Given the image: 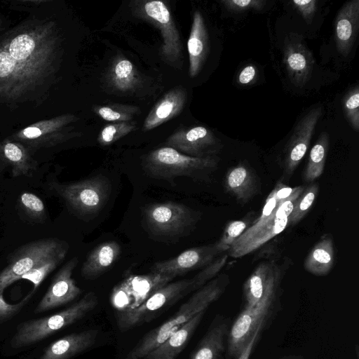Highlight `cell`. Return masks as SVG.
I'll return each mask as SVG.
<instances>
[{
  "label": "cell",
  "mask_w": 359,
  "mask_h": 359,
  "mask_svg": "<svg viewBox=\"0 0 359 359\" xmlns=\"http://www.w3.org/2000/svg\"><path fill=\"white\" fill-rule=\"evenodd\" d=\"M55 39L48 25L15 29L0 41V97L24 95L49 75Z\"/></svg>",
  "instance_id": "cell-1"
},
{
  "label": "cell",
  "mask_w": 359,
  "mask_h": 359,
  "mask_svg": "<svg viewBox=\"0 0 359 359\" xmlns=\"http://www.w3.org/2000/svg\"><path fill=\"white\" fill-rule=\"evenodd\" d=\"M304 188H291L278 182L267 196L260 216L233 243L227 255L233 258L242 257L284 231L294 203Z\"/></svg>",
  "instance_id": "cell-2"
},
{
  "label": "cell",
  "mask_w": 359,
  "mask_h": 359,
  "mask_svg": "<svg viewBox=\"0 0 359 359\" xmlns=\"http://www.w3.org/2000/svg\"><path fill=\"white\" fill-rule=\"evenodd\" d=\"M229 276L221 273L197 290L171 318L145 334L126 359H143L197 313L206 309L225 292Z\"/></svg>",
  "instance_id": "cell-3"
},
{
  "label": "cell",
  "mask_w": 359,
  "mask_h": 359,
  "mask_svg": "<svg viewBox=\"0 0 359 359\" xmlns=\"http://www.w3.org/2000/svg\"><path fill=\"white\" fill-rule=\"evenodd\" d=\"M228 257L226 254L219 256L193 278L169 283L135 309L118 313L117 323L119 329L122 331L128 330L148 321L149 317L156 311L200 289L216 277L226 263Z\"/></svg>",
  "instance_id": "cell-4"
},
{
  "label": "cell",
  "mask_w": 359,
  "mask_h": 359,
  "mask_svg": "<svg viewBox=\"0 0 359 359\" xmlns=\"http://www.w3.org/2000/svg\"><path fill=\"white\" fill-rule=\"evenodd\" d=\"M283 273L282 269L271 279L261 299L253 306L243 308L229 327L226 353L237 359L258 330L262 331L275 313Z\"/></svg>",
  "instance_id": "cell-5"
},
{
  "label": "cell",
  "mask_w": 359,
  "mask_h": 359,
  "mask_svg": "<svg viewBox=\"0 0 359 359\" xmlns=\"http://www.w3.org/2000/svg\"><path fill=\"white\" fill-rule=\"evenodd\" d=\"M98 303L95 294L89 292L68 308L53 315L20 324L11 344L19 348L36 344L83 318Z\"/></svg>",
  "instance_id": "cell-6"
},
{
  "label": "cell",
  "mask_w": 359,
  "mask_h": 359,
  "mask_svg": "<svg viewBox=\"0 0 359 359\" xmlns=\"http://www.w3.org/2000/svg\"><path fill=\"white\" fill-rule=\"evenodd\" d=\"M218 162L215 156L192 157L164 147L152 151L147 156L144 169L149 176L168 181L182 176L202 178L214 171Z\"/></svg>",
  "instance_id": "cell-7"
},
{
  "label": "cell",
  "mask_w": 359,
  "mask_h": 359,
  "mask_svg": "<svg viewBox=\"0 0 359 359\" xmlns=\"http://www.w3.org/2000/svg\"><path fill=\"white\" fill-rule=\"evenodd\" d=\"M66 250H68L67 243L54 238L21 245L9 256L7 266L0 272V288H6L37 264Z\"/></svg>",
  "instance_id": "cell-8"
},
{
  "label": "cell",
  "mask_w": 359,
  "mask_h": 359,
  "mask_svg": "<svg viewBox=\"0 0 359 359\" xmlns=\"http://www.w3.org/2000/svg\"><path fill=\"white\" fill-rule=\"evenodd\" d=\"M145 218L154 233L174 236L182 235L194 227L200 215L183 204L168 201L148 206L145 210Z\"/></svg>",
  "instance_id": "cell-9"
},
{
  "label": "cell",
  "mask_w": 359,
  "mask_h": 359,
  "mask_svg": "<svg viewBox=\"0 0 359 359\" xmlns=\"http://www.w3.org/2000/svg\"><path fill=\"white\" fill-rule=\"evenodd\" d=\"M53 187L71 208L83 213L99 210L110 189L109 182L98 176L67 184L54 183Z\"/></svg>",
  "instance_id": "cell-10"
},
{
  "label": "cell",
  "mask_w": 359,
  "mask_h": 359,
  "mask_svg": "<svg viewBox=\"0 0 359 359\" xmlns=\"http://www.w3.org/2000/svg\"><path fill=\"white\" fill-rule=\"evenodd\" d=\"M321 115L322 107H313L299 120L294 128L283 150V181H287L292 177L306 154Z\"/></svg>",
  "instance_id": "cell-11"
},
{
  "label": "cell",
  "mask_w": 359,
  "mask_h": 359,
  "mask_svg": "<svg viewBox=\"0 0 359 359\" xmlns=\"http://www.w3.org/2000/svg\"><path fill=\"white\" fill-rule=\"evenodd\" d=\"M166 145L183 154L196 158L215 156L222 147L220 140L203 126L178 130L168 137Z\"/></svg>",
  "instance_id": "cell-12"
},
{
  "label": "cell",
  "mask_w": 359,
  "mask_h": 359,
  "mask_svg": "<svg viewBox=\"0 0 359 359\" xmlns=\"http://www.w3.org/2000/svg\"><path fill=\"white\" fill-rule=\"evenodd\" d=\"M78 262V258L74 257L58 271L47 292L35 308L34 313L48 311L69 303L81 294L82 290L72 278Z\"/></svg>",
  "instance_id": "cell-13"
},
{
  "label": "cell",
  "mask_w": 359,
  "mask_h": 359,
  "mask_svg": "<svg viewBox=\"0 0 359 359\" xmlns=\"http://www.w3.org/2000/svg\"><path fill=\"white\" fill-rule=\"evenodd\" d=\"M221 254L222 252L215 243L192 248L170 259L156 262L151 269L152 271L176 277L190 271L208 266Z\"/></svg>",
  "instance_id": "cell-14"
},
{
  "label": "cell",
  "mask_w": 359,
  "mask_h": 359,
  "mask_svg": "<svg viewBox=\"0 0 359 359\" xmlns=\"http://www.w3.org/2000/svg\"><path fill=\"white\" fill-rule=\"evenodd\" d=\"M143 10L145 15L155 22L161 31L163 55L167 60L175 62L180 56L182 46L178 32L166 5L161 1H146Z\"/></svg>",
  "instance_id": "cell-15"
},
{
  "label": "cell",
  "mask_w": 359,
  "mask_h": 359,
  "mask_svg": "<svg viewBox=\"0 0 359 359\" xmlns=\"http://www.w3.org/2000/svg\"><path fill=\"white\" fill-rule=\"evenodd\" d=\"M283 63L290 81L295 86L302 87L311 78L313 57L298 36L292 34L285 39Z\"/></svg>",
  "instance_id": "cell-16"
},
{
  "label": "cell",
  "mask_w": 359,
  "mask_h": 359,
  "mask_svg": "<svg viewBox=\"0 0 359 359\" xmlns=\"http://www.w3.org/2000/svg\"><path fill=\"white\" fill-rule=\"evenodd\" d=\"M224 189L241 204L250 201L260 192L261 183L255 171L247 163H239L227 171Z\"/></svg>",
  "instance_id": "cell-17"
},
{
  "label": "cell",
  "mask_w": 359,
  "mask_h": 359,
  "mask_svg": "<svg viewBox=\"0 0 359 359\" xmlns=\"http://www.w3.org/2000/svg\"><path fill=\"white\" fill-rule=\"evenodd\" d=\"M334 28L337 50L346 56L349 53L358 32L359 0H351L343 5L337 15Z\"/></svg>",
  "instance_id": "cell-18"
},
{
  "label": "cell",
  "mask_w": 359,
  "mask_h": 359,
  "mask_svg": "<svg viewBox=\"0 0 359 359\" xmlns=\"http://www.w3.org/2000/svg\"><path fill=\"white\" fill-rule=\"evenodd\" d=\"M97 330H88L66 335L50 344L38 359H69L93 346Z\"/></svg>",
  "instance_id": "cell-19"
},
{
  "label": "cell",
  "mask_w": 359,
  "mask_h": 359,
  "mask_svg": "<svg viewBox=\"0 0 359 359\" xmlns=\"http://www.w3.org/2000/svg\"><path fill=\"white\" fill-rule=\"evenodd\" d=\"M229 320L217 316L190 359H220L226 348Z\"/></svg>",
  "instance_id": "cell-20"
},
{
  "label": "cell",
  "mask_w": 359,
  "mask_h": 359,
  "mask_svg": "<svg viewBox=\"0 0 359 359\" xmlns=\"http://www.w3.org/2000/svg\"><path fill=\"white\" fill-rule=\"evenodd\" d=\"M189 74L196 76L201 71L209 52V38L201 13L196 11L187 42Z\"/></svg>",
  "instance_id": "cell-21"
},
{
  "label": "cell",
  "mask_w": 359,
  "mask_h": 359,
  "mask_svg": "<svg viewBox=\"0 0 359 359\" xmlns=\"http://www.w3.org/2000/svg\"><path fill=\"white\" fill-rule=\"evenodd\" d=\"M205 311H201L175 333L147 355L144 359H175L201 322Z\"/></svg>",
  "instance_id": "cell-22"
},
{
  "label": "cell",
  "mask_w": 359,
  "mask_h": 359,
  "mask_svg": "<svg viewBox=\"0 0 359 359\" xmlns=\"http://www.w3.org/2000/svg\"><path fill=\"white\" fill-rule=\"evenodd\" d=\"M280 269L273 260L263 261L257 266L243 284L244 308L253 306L261 299L269 281Z\"/></svg>",
  "instance_id": "cell-23"
},
{
  "label": "cell",
  "mask_w": 359,
  "mask_h": 359,
  "mask_svg": "<svg viewBox=\"0 0 359 359\" xmlns=\"http://www.w3.org/2000/svg\"><path fill=\"white\" fill-rule=\"evenodd\" d=\"M74 118V116L66 115L48 121L47 122L48 130H46L44 123H35L25 128L18 135V137L34 147L54 145L66 140L67 137L64 134L55 133L51 131L61 128L65 124L72 121Z\"/></svg>",
  "instance_id": "cell-24"
},
{
  "label": "cell",
  "mask_w": 359,
  "mask_h": 359,
  "mask_svg": "<svg viewBox=\"0 0 359 359\" xmlns=\"http://www.w3.org/2000/svg\"><path fill=\"white\" fill-rule=\"evenodd\" d=\"M187 100L184 88L172 89L154 107L144 123V130H151L175 117L183 109Z\"/></svg>",
  "instance_id": "cell-25"
},
{
  "label": "cell",
  "mask_w": 359,
  "mask_h": 359,
  "mask_svg": "<svg viewBox=\"0 0 359 359\" xmlns=\"http://www.w3.org/2000/svg\"><path fill=\"white\" fill-rule=\"evenodd\" d=\"M121 253V245L114 241L102 243L88 255L81 269L86 278H95L107 271Z\"/></svg>",
  "instance_id": "cell-26"
},
{
  "label": "cell",
  "mask_w": 359,
  "mask_h": 359,
  "mask_svg": "<svg viewBox=\"0 0 359 359\" xmlns=\"http://www.w3.org/2000/svg\"><path fill=\"white\" fill-rule=\"evenodd\" d=\"M175 278L172 275L152 271L148 274L131 275L125 278L123 280L134 298L133 309L140 306Z\"/></svg>",
  "instance_id": "cell-27"
},
{
  "label": "cell",
  "mask_w": 359,
  "mask_h": 359,
  "mask_svg": "<svg viewBox=\"0 0 359 359\" xmlns=\"http://www.w3.org/2000/svg\"><path fill=\"white\" fill-rule=\"evenodd\" d=\"M334 262L333 238L331 235L325 234L308 254L304 262V267L313 275L323 276L330 272Z\"/></svg>",
  "instance_id": "cell-28"
},
{
  "label": "cell",
  "mask_w": 359,
  "mask_h": 359,
  "mask_svg": "<svg viewBox=\"0 0 359 359\" xmlns=\"http://www.w3.org/2000/svg\"><path fill=\"white\" fill-rule=\"evenodd\" d=\"M1 154L6 164L11 167L14 177L30 175L36 169V162L20 144L5 143L1 147Z\"/></svg>",
  "instance_id": "cell-29"
},
{
  "label": "cell",
  "mask_w": 359,
  "mask_h": 359,
  "mask_svg": "<svg viewBox=\"0 0 359 359\" xmlns=\"http://www.w3.org/2000/svg\"><path fill=\"white\" fill-rule=\"evenodd\" d=\"M328 148L329 135L326 132H323L310 151L303 175L306 182L311 183L323 174Z\"/></svg>",
  "instance_id": "cell-30"
},
{
  "label": "cell",
  "mask_w": 359,
  "mask_h": 359,
  "mask_svg": "<svg viewBox=\"0 0 359 359\" xmlns=\"http://www.w3.org/2000/svg\"><path fill=\"white\" fill-rule=\"evenodd\" d=\"M110 81L115 88L119 90H128L133 88L138 77L133 65L126 59L118 60L110 72Z\"/></svg>",
  "instance_id": "cell-31"
},
{
  "label": "cell",
  "mask_w": 359,
  "mask_h": 359,
  "mask_svg": "<svg viewBox=\"0 0 359 359\" xmlns=\"http://www.w3.org/2000/svg\"><path fill=\"white\" fill-rule=\"evenodd\" d=\"M319 191L317 183L311 182L297 198L293 209L289 216L287 226H294L299 223L309 212L313 206Z\"/></svg>",
  "instance_id": "cell-32"
},
{
  "label": "cell",
  "mask_w": 359,
  "mask_h": 359,
  "mask_svg": "<svg viewBox=\"0 0 359 359\" xmlns=\"http://www.w3.org/2000/svg\"><path fill=\"white\" fill-rule=\"evenodd\" d=\"M253 215L254 212H250L243 219L231 221L226 225L220 238L215 243L222 253L228 251L233 243L252 224Z\"/></svg>",
  "instance_id": "cell-33"
},
{
  "label": "cell",
  "mask_w": 359,
  "mask_h": 359,
  "mask_svg": "<svg viewBox=\"0 0 359 359\" xmlns=\"http://www.w3.org/2000/svg\"><path fill=\"white\" fill-rule=\"evenodd\" d=\"M67 251L68 250L63 251L37 264L22 276L20 279H26L31 281L34 285L33 290L35 291L46 276L52 272L61 262H62Z\"/></svg>",
  "instance_id": "cell-34"
},
{
  "label": "cell",
  "mask_w": 359,
  "mask_h": 359,
  "mask_svg": "<svg viewBox=\"0 0 359 359\" xmlns=\"http://www.w3.org/2000/svg\"><path fill=\"white\" fill-rule=\"evenodd\" d=\"M343 110L346 118L356 132L359 130V87L351 88L342 100Z\"/></svg>",
  "instance_id": "cell-35"
},
{
  "label": "cell",
  "mask_w": 359,
  "mask_h": 359,
  "mask_svg": "<svg viewBox=\"0 0 359 359\" xmlns=\"http://www.w3.org/2000/svg\"><path fill=\"white\" fill-rule=\"evenodd\" d=\"M135 125L128 122H118L110 124L102 128L97 138L98 142L103 145H109L118 140L134 130Z\"/></svg>",
  "instance_id": "cell-36"
},
{
  "label": "cell",
  "mask_w": 359,
  "mask_h": 359,
  "mask_svg": "<svg viewBox=\"0 0 359 359\" xmlns=\"http://www.w3.org/2000/svg\"><path fill=\"white\" fill-rule=\"evenodd\" d=\"M110 302L118 313L133 309L134 298L124 280L116 285L112 290Z\"/></svg>",
  "instance_id": "cell-37"
},
{
  "label": "cell",
  "mask_w": 359,
  "mask_h": 359,
  "mask_svg": "<svg viewBox=\"0 0 359 359\" xmlns=\"http://www.w3.org/2000/svg\"><path fill=\"white\" fill-rule=\"evenodd\" d=\"M137 107L130 106H104L97 107L96 113L108 121L127 122L137 111Z\"/></svg>",
  "instance_id": "cell-38"
},
{
  "label": "cell",
  "mask_w": 359,
  "mask_h": 359,
  "mask_svg": "<svg viewBox=\"0 0 359 359\" xmlns=\"http://www.w3.org/2000/svg\"><path fill=\"white\" fill-rule=\"evenodd\" d=\"M19 202L25 213L37 220L46 217V208L42 200L34 194L23 192L20 196Z\"/></svg>",
  "instance_id": "cell-39"
},
{
  "label": "cell",
  "mask_w": 359,
  "mask_h": 359,
  "mask_svg": "<svg viewBox=\"0 0 359 359\" xmlns=\"http://www.w3.org/2000/svg\"><path fill=\"white\" fill-rule=\"evenodd\" d=\"M221 3L233 13H243L248 11H260L266 4L264 0H223Z\"/></svg>",
  "instance_id": "cell-40"
},
{
  "label": "cell",
  "mask_w": 359,
  "mask_h": 359,
  "mask_svg": "<svg viewBox=\"0 0 359 359\" xmlns=\"http://www.w3.org/2000/svg\"><path fill=\"white\" fill-rule=\"evenodd\" d=\"M4 287L0 288V320L9 318L17 313L29 302L34 290L27 295L22 301L15 304H11L6 302L4 298Z\"/></svg>",
  "instance_id": "cell-41"
},
{
  "label": "cell",
  "mask_w": 359,
  "mask_h": 359,
  "mask_svg": "<svg viewBox=\"0 0 359 359\" xmlns=\"http://www.w3.org/2000/svg\"><path fill=\"white\" fill-rule=\"evenodd\" d=\"M316 0H294L293 6L301 13L307 23H310L317 9Z\"/></svg>",
  "instance_id": "cell-42"
},
{
  "label": "cell",
  "mask_w": 359,
  "mask_h": 359,
  "mask_svg": "<svg viewBox=\"0 0 359 359\" xmlns=\"http://www.w3.org/2000/svg\"><path fill=\"white\" fill-rule=\"evenodd\" d=\"M257 76V69L252 65L245 66L239 73L238 81L240 84L248 85L252 83Z\"/></svg>",
  "instance_id": "cell-43"
},
{
  "label": "cell",
  "mask_w": 359,
  "mask_h": 359,
  "mask_svg": "<svg viewBox=\"0 0 359 359\" xmlns=\"http://www.w3.org/2000/svg\"><path fill=\"white\" fill-rule=\"evenodd\" d=\"M261 332L262 331L260 330H258L257 331L255 332L252 339L250 340L249 344L245 346V349L242 351V353H241V355H239V357L237 359H249L250 358V356L251 355V353L252 351L254 346H255L256 341H257Z\"/></svg>",
  "instance_id": "cell-44"
},
{
  "label": "cell",
  "mask_w": 359,
  "mask_h": 359,
  "mask_svg": "<svg viewBox=\"0 0 359 359\" xmlns=\"http://www.w3.org/2000/svg\"><path fill=\"white\" fill-rule=\"evenodd\" d=\"M286 359H298V358L296 357H290V358H287Z\"/></svg>",
  "instance_id": "cell-45"
}]
</instances>
